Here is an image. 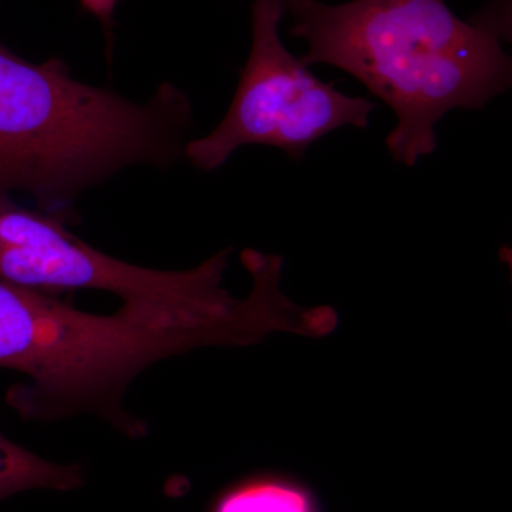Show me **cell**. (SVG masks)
Masks as SVG:
<instances>
[{
    "label": "cell",
    "mask_w": 512,
    "mask_h": 512,
    "mask_svg": "<svg viewBox=\"0 0 512 512\" xmlns=\"http://www.w3.org/2000/svg\"><path fill=\"white\" fill-rule=\"evenodd\" d=\"M191 124V101L174 84L140 104L79 82L62 59L32 63L0 45V195L26 192L70 222L94 185L184 157Z\"/></svg>",
    "instance_id": "6da1fadb"
},
{
    "label": "cell",
    "mask_w": 512,
    "mask_h": 512,
    "mask_svg": "<svg viewBox=\"0 0 512 512\" xmlns=\"http://www.w3.org/2000/svg\"><path fill=\"white\" fill-rule=\"evenodd\" d=\"M295 19L305 66L339 67L392 107L397 126L386 144L409 167L436 150L444 114L483 109L511 86L498 33L461 20L446 0H312Z\"/></svg>",
    "instance_id": "7a4b0ae2"
},
{
    "label": "cell",
    "mask_w": 512,
    "mask_h": 512,
    "mask_svg": "<svg viewBox=\"0 0 512 512\" xmlns=\"http://www.w3.org/2000/svg\"><path fill=\"white\" fill-rule=\"evenodd\" d=\"M202 346H218L217 330L202 319L127 305L93 315L0 281V367L29 376L8 393L25 419L92 412L141 436L143 423L121 406L127 387L158 360Z\"/></svg>",
    "instance_id": "3957f363"
},
{
    "label": "cell",
    "mask_w": 512,
    "mask_h": 512,
    "mask_svg": "<svg viewBox=\"0 0 512 512\" xmlns=\"http://www.w3.org/2000/svg\"><path fill=\"white\" fill-rule=\"evenodd\" d=\"M59 215L19 207L0 195V281L35 289H94L123 305L261 330L272 320L265 296L229 295L224 274L231 249L188 271H154L127 264L87 245Z\"/></svg>",
    "instance_id": "277c9868"
},
{
    "label": "cell",
    "mask_w": 512,
    "mask_h": 512,
    "mask_svg": "<svg viewBox=\"0 0 512 512\" xmlns=\"http://www.w3.org/2000/svg\"><path fill=\"white\" fill-rule=\"evenodd\" d=\"M279 0H255L252 46L237 93L208 136L188 141L184 157L198 170H217L241 147L281 148L295 161L340 127L366 128L376 104L319 80L286 49L279 35Z\"/></svg>",
    "instance_id": "5b68a950"
},
{
    "label": "cell",
    "mask_w": 512,
    "mask_h": 512,
    "mask_svg": "<svg viewBox=\"0 0 512 512\" xmlns=\"http://www.w3.org/2000/svg\"><path fill=\"white\" fill-rule=\"evenodd\" d=\"M208 512H323V508L308 484L269 471L229 485L215 497Z\"/></svg>",
    "instance_id": "8992f818"
},
{
    "label": "cell",
    "mask_w": 512,
    "mask_h": 512,
    "mask_svg": "<svg viewBox=\"0 0 512 512\" xmlns=\"http://www.w3.org/2000/svg\"><path fill=\"white\" fill-rule=\"evenodd\" d=\"M83 480L79 466L50 463L0 433V501L36 488L74 490Z\"/></svg>",
    "instance_id": "52a82bcc"
},
{
    "label": "cell",
    "mask_w": 512,
    "mask_h": 512,
    "mask_svg": "<svg viewBox=\"0 0 512 512\" xmlns=\"http://www.w3.org/2000/svg\"><path fill=\"white\" fill-rule=\"evenodd\" d=\"M117 2H119V0H80L84 9L93 13V15L103 23L104 28H109L111 25V19H113Z\"/></svg>",
    "instance_id": "ba28073f"
},
{
    "label": "cell",
    "mask_w": 512,
    "mask_h": 512,
    "mask_svg": "<svg viewBox=\"0 0 512 512\" xmlns=\"http://www.w3.org/2000/svg\"><path fill=\"white\" fill-rule=\"evenodd\" d=\"M284 6L285 12H291L293 16L305 8L308 3H311L312 0H279Z\"/></svg>",
    "instance_id": "9c48e42d"
}]
</instances>
